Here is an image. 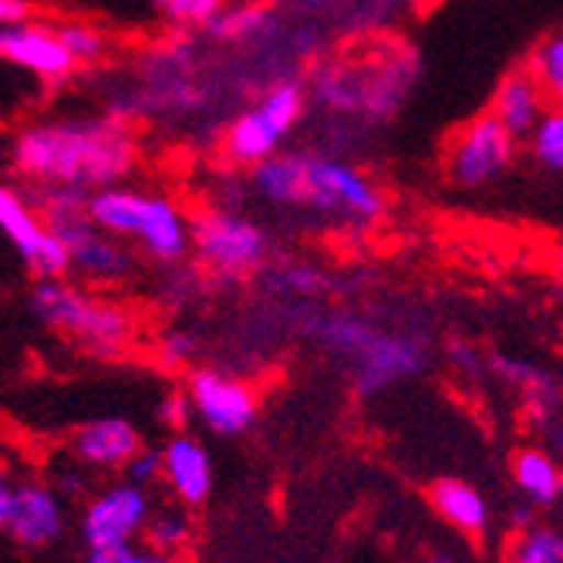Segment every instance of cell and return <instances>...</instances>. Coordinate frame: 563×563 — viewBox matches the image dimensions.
<instances>
[{"mask_svg": "<svg viewBox=\"0 0 563 563\" xmlns=\"http://www.w3.org/2000/svg\"><path fill=\"white\" fill-rule=\"evenodd\" d=\"M139 163L135 132L109 119H51L18 132L11 145V166L31 186L106 189L132 176Z\"/></svg>", "mask_w": 563, "mask_h": 563, "instance_id": "cell-1", "label": "cell"}, {"mask_svg": "<svg viewBox=\"0 0 563 563\" xmlns=\"http://www.w3.org/2000/svg\"><path fill=\"white\" fill-rule=\"evenodd\" d=\"M314 338L351 365L357 395H382L391 385L416 378L429 362V344L416 334L382 331L354 314H328L314 328Z\"/></svg>", "mask_w": 563, "mask_h": 563, "instance_id": "cell-2", "label": "cell"}, {"mask_svg": "<svg viewBox=\"0 0 563 563\" xmlns=\"http://www.w3.org/2000/svg\"><path fill=\"white\" fill-rule=\"evenodd\" d=\"M88 220L119 240H132L159 264H176L189 253V220L166 196L129 186L95 189L88 192Z\"/></svg>", "mask_w": 563, "mask_h": 563, "instance_id": "cell-3", "label": "cell"}, {"mask_svg": "<svg viewBox=\"0 0 563 563\" xmlns=\"http://www.w3.org/2000/svg\"><path fill=\"white\" fill-rule=\"evenodd\" d=\"M31 314L44 328L65 334L68 341L101 357L122 354L135 338V318L122 303L101 300L98 294L78 284H68L62 277H47L34 284Z\"/></svg>", "mask_w": 563, "mask_h": 563, "instance_id": "cell-4", "label": "cell"}, {"mask_svg": "<svg viewBox=\"0 0 563 563\" xmlns=\"http://www.w3.org/2000/svg\"><path fill=\"white\" fill-rule=\"evenodd\" d=\"M300 210H311L362 230L382 217L385 199L362 169H354L334 156H324V152H303Z\"/></svg>", "mask_w": 563, "mask_h": 563, "instance_id": "cell-5", "label": "cell"}, {"mask_svg": "<svg viewBox=\"0 0 563 563\" xmlns=\"http://www.w3.org/2000/svg\"><path fill=\"white\" fill-rule=\"evenodd\" d=\"M307 109L303 81H280L264 91V98L250 112L236 115L223 132V156L233 166H257L280 148Z\"/></svg>", "mask_w": 563, "mask_h": 563, "instance_id": "cell-6", "label": "cell"}, {"mask_svg": "<svg viewBox=\"0 0 563 563\" xmlns=\"http://www.w3.org/2000/svg\"><path fill=\"white\" fill-rule=\"evenodd\" d=\"M405 81H408L405 58L398 65H382V68H365L354 62H328L324 68H318L307 91L331 112H368L378 119L401 101Z\"/></svg>", "mask_w": 563, "mask_h": 563, "instance_id": "cell-7", "label": "cell"}, {"mask_svg": "<svg viewBox=\"0 0 563 563\" xmlns=\"http://www.w3.org/2000/svg\"><path fill=\"white\" fill-rule=\"evenodd\" d=\"M156 509L152 489L132 479H112L91 493L78 514V537L85 550H122L142 540L145 523Z\"/></svg>", "mask_w": 563, "mask_h": 563, "instance_id": "cell-8", "label": "cell"}, {"mask_svg": "<svg viewBox=\"0 0 563 563\" xmlns=\"http://www.w3.org/2000/svg\"><path fill=\"white\" fill-rule=\"evenodd\" d=\"M183 391L189 398L192 419L220 439H240L257 426L261 416L257 388L233 372L210 368V365L189 368Z\"/></svg>", "mask_w": 563, "mask_h": 563, "instance_id": "cell-9", "label": "cell"}, {"mask_svg": "<svg viewBox=\"0 0 563 563\" xmlns=\"http://www.w3.org/2000/svg\"><path fill=\"white\" fill-rule=\"evenodd\" d=\"M189 246L220 277H243L261 271L271 253V240L257 223L227 210L199 213L189 223Z\"/></svg>", "mask_w": 563, "mask_h": 563, "instance_id": "cell-10", "label": "cell"}, {"mask_svg": "<svg viewBox=\"0 0 563 563\" xmlns=\"http://www.w3.org/2000/svg\"><path fill=\"white\" fill-rule=\"evenodd\" d=\"M0 233L8 236L11 250L37 280L68 274V257H65L62 240L44 223L34 202L11 183H0Z\"/></svg>", "mask_w": 563, "mask_h": 563, "instance_id": "cell-11", "label": "cell"}, {"mask_svg": "<svg viewBox=\"0 0 563 563\" xmlns=\"http://www.w3.org/2000/svg\"><path fill=\"white\" fill-rule=\"evenodd\" d=\"M514 152L517 139L486 112L452 139L445 173L459 189H483L514 166Z\"/></svg>", "mask_w": 563, "mask_h": 563, "instance_id": "cell-12", "label": "cell"}, {"mask_svg": "<svg viewBox=\"0 0 563 563\" xmlns=\"http://www.w3.org/2000/svg\"><path fill=\"white\" fill-rule=\"evenodd\" d=\"M55 236L65 246L68 271L88 284H122L135 274V253L115 233L95 227L88 217H75L55 227Z\"/></svg>", "mask_w": 563, "mask_h": 563, "instance_id": "cell-13", "label": "cell"}, {"mask_svg": "<svg viewBox=\"0 0 563 563\" xmlns=\"http://www.w3.org/2000/svg\"><path fill=\"white\" fill-rule=\"evenodd\" d=\"M68 530V499L44 479H18L4 537L21 550H47Z\"/></svg>", "mask_w": 563, "mask_h": 563, "instance_id": "cell-14", "label": "cell"}, {"mask_svg": "<svg viewBox=\"0 0 563 563\" xmlns=\"http://www.w3.org/2000/svg\"><path fill=\"white\" fill-rule=\"evenodd\" d=\"M159 452H163V486L169 489V496L179 506H186L189 514L207 506L217 489V470L207 442L186 429V432H173L166 445H159Z\"/></svg>", "mask_w": 563, "mask_h": 563, "instance_id": "cell-15", "label": "cell"}, {"mask_svg": "<svg viewBox=\"0 0 563 563\" xmlns=\"http://www.w3.org/2000/svg\"><path fill=\"white\" fill-rule=\"evenodd\" d=\"M0 62H8L21 71H31L44 81H65L78 71L75 58L55 34V24H11L0 27Z\"/></svg>", "mask_w": 563, "mask_h": 563, "instance_id": "cell-16", "label": "cell"}, {"mask_svg": "<svg viewBox=\"0 0 563 563\" xmlns=\"http://www.w3.org/2000/svg\"><path fill=\"white\" fill-rule=\"evenodd\" d=\"M139 449H142V435L122 416L88 419L85 426L71 432V442H68L71 459L88 473H122Z\"/></svg>", "mask_w": 563, "mask_h": 563, "instance_id": "cell-17", "label": "cell"}, {"mask_svg": "<svg viewBox=\"0 0 563 563\" xmlns=\"http://www.w3.org/2000/svg\"><path fill=\"white\" fill-rule=\"evenodd\" d=\"M543 112H547V95L530 68L509 71L499 81V88L493 95V109H489V115L514 139H527Z\"/></svg>", "mask_w": 563, "mask_h": 563, "instance_id": "cell-18", "label": "cell"}, {"mask_svg": "<svg viewBox=\"0 0 563 563\" xmlns=\"http://www.w3.org/2000/svg\"><path fill=\"white\" fill-rule=\"evenodd\" d=\"M429 503L435 509V517L449 523L455 533L483 537L489 530V520H493L489 499L466 479H455V476L435 479L429 486Z\"/></svg>", "mask_w": 563, "mask_h": 563, "instance_id": "cell-19", "label": "cell"}, {"mask_svg": "<svg viewBox=\"0 0 563 563\" xmlns=\"http://www.w3.org/2000/svg\"><path fill=\"white\" fill-rule=\"evenodd\" d=\"M509 473L523 499L533 506H553L563 496V470L547 449H520Z\"/></svg>", "mask_w": 563, "mask_h": 563, "instance_id": "cell-20", "label": "cell"}, {"mask_svg": "<svg viewBox=\"0 0 563 563\" xmlns=\"http://www.w3.org/2000/svg\"><path fill=\"white\" fill-rule=\"evenodd\" d=\"M196 537V523L189 517L186 506H166V509H152V517L145 523L142 543L166 550V553H186Z\"/></svg>", "mask_w": 563, "mask_h": 563, "instance_id": "cell-21", "label": "cell"}, {"mask_svg": "<svg viewBox=\"0 0 563 563\" xmlns=\"http://www.w3.org/2000/svg\"><path fill=\"white\" fill-rule=\"evenodd\" d=\"M530 139V156L537 166H543L547 173L563 176V109H547L540 115V122L533 125Z\"/></svg>", "mask_w": 563, "mask_h": 563, "instance_id": "cell-22", "label": "cell"}, {"mask_svg": "<svg viewBox=\"0 0 563 563\" xmlns=\"http://www.w3.org/2000/svg\"><path fill=\"white\" fill-rule=\"evenodd\" d=\"M55 34L65 44L68 55L75 58L78 68L98 65V62H106V55H109V37L88 21H58Z\"/></svg>", "mask_w": 563, "mask_h": 563, "instance_id": "cell-23", "label": "cell"}, {"mask_svg": "<svg viewBox=\"0 0 563 563\" xmlns=\"http://www.w3.org/2000/svg\"><path fill=\"white\" fill-rule=\"evenodd\" d=\"M527 68L540 81L547 101L563 109V34H550L547 41H540Z\"/></svg>", "mask_w": 563, "mask_h": 563, "instance_id": "cell-24", "label": "cell"}, {"mask_svg": "<svg viewBox=\"0 0 563 563\" xmlns=\"http://www.w3.org/2000/svg\"><path fill=\"white\" fill-rule=\"evenodd\" d=\"M506 563H563V533L553 527L520 530Z\"/></svg>", "mask_w": 563, "mask_h": 563, "instance_id": "cell-25", "label": "cell"}, {"mask_svg": "<svg viewBox=\"0 0 563 563\" xmlns=\"http://www.w3.org/2000/svg\"><path fill=\"white\" fill-rule=\"evenodd\" d=\"M267 18H271L267 4H243V8H223L207 27L223 41H243L253 31L267 27Z\"/></svg>", "mask_w": 563, "mask_h": 563, "instance_id": "cell-26", "label": "cell"}, {"mask_svg": "<svg viewBox=\"0 0 563 563\" xmlns=\"http://www.w3.org/2000/svg\"><path fill=\"white\" fill-rule=\"evenodd\" d=\"M81 563H186L183 553H166L148 543H132L122 550H85Z\"/></svg>", "mask_w": 563, "mask_h": 563, "instance_id": "cell-27", "label": "cell"}, {"mask_svg": "<svg viewBox=\"0 0 563 563\" xmlns=\"http://www.w3.org/2000/svg\"><path fill=\"white\" fill-rule=\"evenodd\" d=\"M156 8L179 27H202L223 11V0H156Z\"/></svg>", "mask_w": 563, "mask_h": 563, "instance_id": "cell-28", "label": "cell"}, {"mask_svg": "<svg viewBox=\"0 0 563 563\" xmlns=\"http://www.w3.org/2000/svg\"><path fill=\"white\" fill-rule=\"evenodd\" d=\"M202 351V341L189 331H169L159 341V362L173 372H189L196 368V357Z\"/></svg>", "mask_w": 563, "mask_h": 563, "instance_id": "cell-29", "label": "cell"}, {"mask_svg": "<svg viewBox=\"0 0 563 563\" xmlns=\"http://www.w3.org/2000/svg\"><path fill=\"white\" fill-rule=\"evenodd\" d=\"M122 473H125V479H132L145 489L163 486V452H159V445L142 442V449L129 459V466Z\"/></svg>", "mask_w": 563, "mask_h": 563, "instance_id": "cell-30", "label": "cell"}, {"mask_svg": "<svg viewBox=\"0 0 563 563\" xmlns=\"http://www.w3.org/2000/svg\"><path fill=\"white\" fill-rule=\"evenodd\" d=\"M277 284L284 294L290 297H314L324 290V277L314 271V267H300V264H290V267H277Z\"/></svg>", "mask_w": 563, "mask_h": 563, "instance_id": "cell-31", "label": "cell"}, {"mask_svg": "<svg viewBox=\"0 0 563 563\" xmlns=\"http://www.w3.org/2000/svg\"><path fill=\"white\" fill-rule=\"evenodd\" d=\"M159 422L169 429V432H186L189 422H192V408H189V398L186 391H173L159 401Z\"/></svg>", "mask_w": 563, "mask_h": 563, "instance_id": "cell-32", "label": "cell"}, {"mask_svg": "<svg viewBox=\"0 0 563 563\" xmlns=\"http://www.w3.org/2000/svg\"><path fill=\"white\" fill-rule=\"evenodd\" d=\"M51 486H55L65 499H81V496H88L91 479H88V470H85V466H78L75 459H71L68 466H62V470L55 473V479H51Z\"/></svg>", "mask_w": 563, "mask_h": 563, "instance_id": "cell-33", "label": "cell"}, {"mask_svg": "<svg viewBox=\"0 0 563 563\" xmlns=\"http://www.w3.org/2000/svg\"><path fill=\"white\" fill-rule=\"evenodd\" d=\"M14 489H18V479H14L11 466L0 459V537H4V527H8V517H11Z\"/></svg>", "mask_w": 563, "mask_h": 563, "instance_id": "cell-34", "label": "cell"}, {"mask_svg": "<svg viewBox=\"0 0 563 563\" xmlns=\"http://www.w3.org/2000/svg\"><path fill=\"white\" fill-rule=\"evenodd\" d=\"M31 18H34V4H31V0H0V27L24 24Z\"/></svg>", "mask_w": 563, "mask_h": 563, "instance_id": "cell-35", "label": "cell"}, {"mask_svg": "<svg viewBox=\"0 0 563 563\" xmlns=\"http://www.w3.org/2000/svg\"><path fill=\"white\" fill-rule=\"evenodd\" d=\"M432 563H466L459 553H452V550H439L435 556H432Z\"/></svg>", "mask_w": 563, "mask_h": 563, "instance_id": "cell-36", "label": "cell"}, {"mask_svg": "<svg viewBox=\"0 0 563 563\" xmlns=\"http://www.w3.org/2000/svg\"><path fill=\"white\" fill-rule=\"evenodd\" d=\"M556 271H560V277H563V246L556 250Z\"/></svg>", "mask_w": 563, "mask_h": 563, "instance_id": "cell-37", "label": "cell"}]
</instances>
